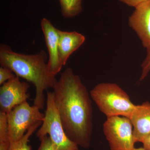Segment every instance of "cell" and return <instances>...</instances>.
<instances>
[{"label":"cell","mask_w":150,"mask_h":150,"mask_svg":"<svg viewBox=\"0 0 150 150\" xmlns=\"http://www.w3.org/2000/svg\"><path fill=\"white\" fill-rule=\"evenodd\" d=\"M54 100L65 132L78 146L90 147L93 129L91 97L71 68L62 73L54 88Z\"/></svg>","instance_id":"obj_1"},{"label":"cell","mask_w":150,"mask_h":150,"mask_svg":"<svg viewBox=\"0 0 150 150\" xmlns=\"http://www.w3.org/2000/svg\"><path fill=\"white\" fill-rule=\"evenodd\" d=\"M47 54L41 50L37 54H25L13 51L9 46L0 45V64L10 69L19 77L31 83L35 87L33 105L43 109L45 105L44 92L53 88L57 82L56 76L49 71Z\"/></svg>","instance_id":"obj_2"},{"label":"cell","mask_w":150,"mask_h":150,"mask_svg":"<svg viewBox=\"0 0 150 150\" xmlns=\"http://www.w3.org/2000/svg\"><path fill=\"white\" fill-rule=\"evenodd\" d=\"M91 97L100 110L108 117L121 116L130 118L137 105L116 83H102L91 91Z\"/></svg>","instance_id":"obj_3"},{"label":"cell","mask_w":150,"mask_h":150,"mask_svg":"<svg viewBox=\"0 0 150 150\" xmlns=\"http://www.w3.org/2000/svg\"><path fill=\"white\" fill-rule=\"evenodd\" d=\"M42 125L36 132L40 139L47 135L58 150H79L77 144L68 137L57 110L53 92H48L46 108Z\"/></svg>","instance_id":"obj_4"},{"label":"cell","mask_w":150,"mask_h":150,"mask_svg":"<svg viewBox=\"0 0 150 150\" xmlns=\"http://www.w3.org/2000/svg\"><path fill=\"white\" fill-rule=\"evenodd\" d=\"M44 115L38 107L30 106L27 101L13 108L7 114L10 142L20 139L31 126L42 122Z\"/></svg>","instance_id":"obj_5"},{"label":"cell","mask_w":150,"mask_h":150,"mask_svg":"<svg viewBox=\"0 0 150 150\" xmlns=\"http://www.w3.org/2000/svg\"><path fill=\"white\" fill-rule=\"evenodd\" d=\"M103 132L111 150H134L136 143L132 122L124 116L108 117Z\"/></svg>","instance_id":"obj_6"},{"label":"cell","mask_w":150,"mask_h":150,"mask_svg":"<svg viewBox=\"0 0 150 150\" xmlns=\"http://www.w3.org/2000/svg\"><path fill=\"white\" fill-rule=\"evenodd\" d=\"M29 85L16 76L0 87V111L8 113L13 108L29 98Z\"/></svg>","instance_id":"obj_7"},{"label":"cell","mask_w":150,"mask_h":150,"mask_svg":"<svg viewBox=\"0 0 150 150\" xmlns=\"http://www.w3.org/2000/svg\"><path fill=\"white\" fill-rule=\"evenodd\" d=\"M40 24L48 51V69L51 74L56 76L63 67L59 56V29L46 18L42 19Z\"/></svg>","instance_id":"obj_8"},{"label":"cell","mask_w":150,"mask_h":150,"mask_svg":"<svg viewBox=\"0 0 150 150\" xmlns=\"http://www.w3.org/2000/svg\"><path fill=\"white\" fill-rule=\"evenodd\" d=\"M129 26L137 33L143 46L150 48V0L136 8L129 16Z\"/></svg>","instance_id":"obj_9"},{"label":"cell","mask_w":150,"mask_h":150,"mask_svg":"<svg viewBox=\"0 0 150 150\" xmlns=\"http://www.w3.org/2000/svg\"><path fill=\"white\" fill-rule=\"evenodd\" d=\"M129 118L133 125L135 142L142 143L150 135V102L136 105Z\"/></svg>","instance_id":"obj_10"},{"label":"cell","mask_w":150,"mask_h":150,"mask_svg":"<svg viewBox=\"0 0 150 150\" xmlns=\"http://www.w3.org/2000/svg\"><path fill=\"white\" fill-rule=\"evenodd\" d=\"M59 56L62 64L64 66L70 56L83 44L85 37L76 31H62L59 29Z\"/></svg>","instance_id":"obj_11"},{"label":"cell","mask_w":150,"mask_h":150,"mask_svg":"<svg viewBox=\"0 0 150 150\" xmlns=\"http://www.w3.org/2000/svg\"><path fill=\"white\" fill-rule=\"evenodd\" d=\"M83 0H59L62 15L66 18L76 16L82 11Z\"/></svg>","instance_id":"obj_12"},{"label":"cell","mask_w":150,"mask_h":150,"mask_svg":"<svg viewBox=\"0 0 150 150\" xmlns=\"http://www.w3.org/2000/svg\"><path fill=\"white\" fill-rule=\"evenodd\" d=\"M42 123L39 122L34 124L29 128L20 139L10 142L8 150H31V146L29 144L30 138Z\"/></svg>","instance_id":"obj_13"},{"label":"cell","mask_w":150,"mask_h":150,"mask_svg":"<svg viewBox=\"0 0 150 150\" xmlns=\"http://www.w3.org/2000/svg\"><path fill=\"white\" fill-rule=\"evenodd\" d=\"M10 142L8 137L7 114L0 111V142Z\"/></svg>","instance_id":"obj_14"},{"label":"cell","mask_w":150,"mask_h":150,"mask_svg":"<svg viewBox=\"0 0 150 150\" xmlns=\"http://www.w3.org/2000/svg\"><path fill=\"white\" fill-rule=\"evenodd\" d=\"M147 50V54L142 64V72L140 81L144 80L150 72V48Z\"/></svg>","instance_id":"obj_15"},{"label":"cell","mask_w":150,"mask_h":150,"mask_svg":"<svg viewBox=\"0 0 150 150\" xmlns=\"http://www.w3.org/2000/svg\"><path fill=\"white\" fill-rule=\"evenodd\" d=\"M40 144L37 150H58L47 135L40 139Z\"/></svg>","instance_id":"obj_16"},{"label":"cell","mask_w":150,"mask_h":150,"mask_svg":"<svg viewBox=\"0 0 150 150\" xmlns=\"http://www.w3.org/2000/svg\"><path fill=\"white\" fill-rule=\"evenodd\" d=\"M13 73L10 69L6 67H0V85H2L4 83L16 76Z\"/></svg>","instance_id":"obj_17"},{"label":"cell","mask_w":150,"mask_h":150,"mask_svg":"<svg viewBox=\"0 0 150 150\" xmlns=\"http://www.w3.org/2000/svg\"><path fill=\"white\" fill-rule=\"evenodd\" d=\"M118 1L129 7H132L135 8L139 5L149 0H118Z\"/></svg>","instance_id":"obj_18"},{"label":"cell","mask_w":150,"mask_h":150,"mask_svg":"<svg viewBox=\"0 0 150 150\" xmlns=\"http://www.w3.org/2000/svg\"><path fill=\"white\" fill-rule=\"evenodd\" d=\"M143 147L146 150H150V135L142 142Z\"/></svg>","instance_id":"obj_19"},{"label":"cell","mask_w":150,"mask_h":150,"mask_svg":"<svg viewBox=\"0 0 150 150\" xmlns=\"http://www.w3.org/2000/svg\"><path fill=\"white\" fill-rule=\"evenodd\" d=\"M10 144V142H0V150H8Z\"/></svg>","instance_id":"obj_20"},{"label":"cell","mask_w":150,"mask_h":150,"mask_svg":"<svg viewBox=\"0 0 150 150\" xmlns=\"http://www.w3.org/2000/svg\"><path fill=\"white\" fill-rule=\"evenodd\" d=\"M134 150H145L143 147H141L139 148H135Z\"/></svg>","instance_id":"obj_21"}]
</instances>
